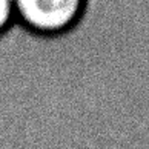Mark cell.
Returning <instances> with one entry per match:
<instances>
[{"instance_id":"6da1fadb","label":"cell","mask_w":149,"mask_h":149,"mask_svg":"<svg viewBox=\"0 0 149 149\" xmlns=\"http://www.w3.org/2000/svg\"><path fill=\"white\" fill-rule=\"evenodd\" d=\"M89 0H15L17 22L32 34H68L83 20Z\"/></svg>"},{"instance_id":"7a4b0ae2","label":"cell","mask_w":149,"mask_h":149,"mask_svg":"<svg viewBox=\"0 0 149 149\" xmlns=\"http://www.w3.org/2000/svg\"><path fill=\"white\" fill-rule=\"evenodd\" d=\"M17 22L15 0H0V36Z\"/></svg>"}]
</instances>
